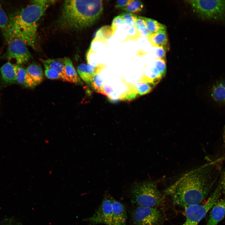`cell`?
Wrapping results in <instances>:
<instances>
[{"label":"cell","mask_w":225,"mask_h":225,"mask_svg":"<svg viewBox=\"0 0 225 225\" xmlns=\"http://www.w3.org/2000/svg\"><path fill=\"white\" fill-rule=\"evenodd\" d=\"M221 160L207 163L185 173L165 190L166 195L179 207L200 204L219 178Z\"/></svg>","instance_id":"1"},{"label":"cell","mask_w":225,"mask_h":225,"mask_svg":"<svg viewBox=\"0 0 225 225\" xmlns=\"http://www.w3.org/2000/svg\"><path fill=\"white\" fill-rule=\"evenodd\" d=\"M55 1L36 0L9 18L7 41L17 38L33 47L36 41L38 22L49 6Z\"/></svg>","instance_id":"2"},{"label":"cell","mask_w":225,"mask_h":225,"mask_svg":"<svg viewBox=\"0 0 225 225\" xmlns=\"http://www.w3.org/2000/svg\"><path fill=\"white\" fill-rule=\"evenodd\" d=\"M103 10L102 0H66L63 3L58 25L66 30L85 28L98 20Z\"/></svg>","instance_id":"3"},{"label":"cell","mask_w":225,"mask_h":225,"mask_svg":"<svg viewBox=\"0 0 225 225\" xmlns=\"http://www.w3.org/2000/svg\"><path fill=\"white\" fill-rule=\"evenodd\" d=\"M131 202L137 206L156 208L164 200L156 182L152 180L135 183L131 188Z\"/></svg>","instance_id":"4"},{"label":"cell","mask_w":225,"mask_h":225,"mask_svg":"<svg viewBox=\"0 0 225 225\" xmlns=\"http://www.w3.org/2000/svg\"><path fill=\"white\" fill-rule=\"evenodd\" d=\"M222 190L220 182L207 200L203 204L188 206L185 208V220L183 225H198L208 211L217 202Z\"/></svg>","instance_id":"5"},{"label":"cell","mask_w":225,"mask_h":225,"mask_svg":"<svg viewBox=\"0 0 225 225\" xmlns=\"http://www.w3.org/2000/svg\"><path fill=\"white\" fill-rule=\"evenodd\" d=\"M194 12L202 18L218 19L225 15V0L188 1Z\"/></svg>","instance_id":"6"},{"label":"cell","mask_w":225,"mask_h":225,"mask_svg":"<svg viewBox=\"0 0 225 225\" xmlns=\"http://www.w3.org/2000/svg\"><path fill=\"white\" fill-rule=\"evenodd\" d=\"M131 218L134 225H158L162 216L156 208L137 206L132 211Z\"/></svg>","instance_id":"7"},{"label":"cell","mask_w":225,"mask_h":225,"mask_svg":"<svg viewBox=\"0 0 225 225\" xmlns=\"http://www.w3.org/2000/svg\"><path fill=\"white\" fill-rule=\"evenodd\" d=\"M8 42V48L2 58L8 60L14 59L17 64L20 65L26 63L30 60L31 54L26 45L22 40L15 38Z\"/></svg>","instance_id":"8"},{"label":"cell","mask_w":225,"mask_h":225,"mask_svg":"<svg viewBox=\"0 0 225 225\" xmlns=\"http://www.w3.org/2000/svg\"><path fill=\"white\" fill-rule=\"evenodd\" d=\"M208 95L212 106L225 112V76L212 80L209 87Z\"/></svg>","instance_id":"9"},{"label":"cell","mask_w":225,"mask_h":225,"mask_svg":"<svg viewBox=\"0 0 225 225\" xmlns=\"http://www.w3.org/2000/svg\"><path fill=\"white\" fill-rule=\"evenodd\" d=\"M112 197L106 196L98 209L91 217L85 219L92 225L103 224L111 225L112 214Z\"/></svg>","instance_id":"10"},{"label":"cell","mask_w":225,"mask_h":225,"mask_svg":"<svg viewBox=\"0 0 225 225\" xmlns=\"http://www.w3.org/2000/svg\"><path fill=\"white\" fill-rule=\"evenodd\" d=\"M106 66L102 63L95 66L82 63L77 67V71L83 81L91 85L94 76L97 73H100L102 69L106 68Z\"/></svg>","instance_id":"11"},{"label":"cell","mask_w":225,"mask_h":225,"mask_svg":"<svg viewBox=\"0 0 225 225\" xmlns=\"http://www.w3.org/2000/svg\"><path fill=\"white\" fill-rule=\"evenodd\" d=\"M112 214L111 225H126V210L124 205L112 197Z\"/></svg>","instance_id":"12"},{"label":"cell","mask_w":225,"mask_h":225,"mask_svg":"<svg viewBox=\"0 0 225 225\" xmlns=\"http://www.w3.org/2000/svg\"><path fill=\"white\" fill-rule=\"evenodd\" d=\"M225 216V199L217 202L211 208L206 225H217Z\"/></svg>","instance_id":"13"},{"label":"cell","mask_w":225,"mask_h":225,"mask_svg":"<svg viewBox=\"0 0 225 225\" xmlns=\"http://www.w3.org/2000/svg\"><path fill=\"white\" fill-rule=\"evenodd\" d=\"M0 72L2 79L5 83L17 82L16 65L7 62L0 68Z\"/></svg>","instance_id":"14"},{"label":"cell","mask_w":225,"mask_h":225,"mask_svg":"<svg viewBox=\"0 0 225 225\" xmlns=\"http://www.w3.org/2000/svg\"><path fill=\"white\" fill-rule=\"evenodd\" d=\"M42 62L43 65H46L57 71L59 74L61 80L68 82L65 72L64 58L42 60Z\"/></svg>","instance_id":"15"},{"label":"cell","mask_w":225,"mask_h":225,"mask_svg":"<svg viewBox=\"0 0 225 225\" xmlns=\"http://www.w3.org/2000/svg\"><path fill=\"white\" fill-rule=\"evenodd\" d=\"M17 82L28 88H34L36 86L28 74L26 68L21 65H16Z\"/></svg>","instance_id":"16"},{"label":"cell","mask_w":225,"mask_h":225,"mask_svg":"<svg viewBox=\"0 0 225 225\" xmlns=\"http://www.w3.org/2000/svg\"><path fill=\"white\" fill-rule=\"evenodd\" d=\"M153 47H165L168 43L166 30H162L150 34L147 38Z\"/></svg>","instance_id":"17"},{"label":"cell","mask_w":225,"mask_h":225,"mask_svg":"<svg viewBox=\"0 0 225 225\" xmlns=\"http://www.w3.org/2000/svg\"><path fill=\"white\" fill-rule=\"evenodd\" d=\"M64 62L65 72L68 82L77 84H82V82L71 60L69 58H65Z\"/></svg>","instance_id":"18"},{"label":"cell","mask_w":225,"mask_h":225,"mask_svg":"<svg viewBox=\"0 0 225 225\" xmlns=\"http://www.w3.org/2000/svg\"><path fill=\"white\" fill-rule=\"evenodd\" d=\"M26 68L28 74L36 86L42 81L44 75L42 69L39 65L32 63Z\"/></svg>","instance_id":"19"},{"label":"cell","mask_w":225,"mask_h":225,"mask_svg":"<svg viewBox=\"0 0 225 225\" xmlns=\"http://www.w3.org/2000/svg\"><path fill=\"white\" fill-rule=\"evenodd\" d=\"M145 21L148 30L149 34L156 33L162 30H166V26L156 20L142 17Z\"/></svg>","instance_id":"20"},{"label":"cell","mask_w":225,"mask_h":225,"mask_svg":"<svg viewBox=\"0 0 225 225\" xmlns=\"http://www.w3.org/2000/svg\"><path fill=\"white\" fill-rule=\"evenodd\" d=\"M10 28V20L0 3V29L7 38Z\"/></svg>","instance_id":"21"},{"label":"cell","mask_w":225,"mask_h":225,"mask_svg":"<svg viewBox=\"0 0 225 225\" xmlns=\"http://www.w3.org/2000/svg\"><path fill=\"white\" fill-rule=\"evenodd\" d=\"M134 26L141 37L147 38L150 34L147 29L145 22L142 16L138 17Z\"/></svg>","instance_id":"22"},{"label":"cell","mask_w":225,"mask_h":225,"mask_svg":"<svg viewBox=\"0 0 225 225\" xmlns=\"http://www.w3.org/2000/svg\"><path fill=\"white\" fill-rule=\"evenodd\" d=\"M100 73H97L94 76L91 86L97 92L103 95L104 82Z\"/></svg>","instance_id":"23"},{"label":"cell","mask_w":225,"mask_h":225,"mask_svg":"<svg viewBox=\"0 0 225 225\" xmlns=\"http://www.w3.org/2000/svg\"><path fill=\"white\" fill-rule=\"evenodd\" d=\"M143 8V5L141 1L132 0L123 10L127 12L134 14L141 12Z\"/></svg>","instance_id":"24"},{"label":"cell","mask_w":225,"mask_h":225,"mask_svg":"<svg viewBox=\"0 0 225 225\" xmlns=\"http://www.w3.org/2000/svg\"><path fill=\"white\" fill-rule=\"evenodd\" d=\"M140 96L145 95L149 92L154 88L151 85L148 83H141L138 82L134 84Z\"/></svg>","instance_id":"25"},{"label":"cell","mask_w":225,"mask_h":225,"mask_svg":"<svg viewBox=\"0 0 225 225\" xmlns=\"http://www.w3.org/2000/svg\"><path fill=\"white\" fill-rule=\"evenodd\" d=\"M120 15L123 19L124 24L129 27L134 26L135 23L138 18L137 15L127 12L122 13Z\"/></svg>","instance_id":"26"},{"label":"cell","mask_w":225,"mask_h":225,"mask_svg":"<svg viewBox=\"0 0 225 225\" xmlns=\"http://www.w3.org/2000/svg\"><path fill=\"white\" fill-rule=\"evenodd\" d=\"M44 66L45 74L47 78L51 79H61L59 74L57 71L46 65Z\"/></svg>","instance_id":"27"},{"label":"cell","mask_w":225,"mask_h":225,"mask_svg":"<svg viewBox=\"0 0 225 225\" xmlns=\"http://www.w3.org/2000/svg\"><path fill=\"white\" fill-rule=\"evenodd\" d=\"M141 36L135 28L134 26L129 27L128 35L125 39V41L128 40H136L138 39Z\"/></svg>","instance_id":"28"},{"label":"cell","mask_w":225,"mask_h":225,"mask_svg":"<svg viewBox=\"0 0 225 225\" xmlns=\"http://www.w3.org/2000/svg\"><path fill=\"white\" fill-rule=\"evenodd\" d=\"M124 24V22L122 17L121 15L115 17L112 21L111 26L112 35L114 34L118 28Z\"/></svg>","instance_id":"29"},{"label":"cell","mask_w":225,"mask_h":225,"mask_svg":"<svg viewBox=\"0 0 225 225\" xmlns=\"http://www.w3.org/2000/svg\"><path fill=\"white\" fill-rule=\"evenodd\" d=\"M154 65L163 75H165L166 71V60L155 59L153 62Z\"/></svg>","instance_id":"30"},{"label":"cell","mask_w":225,"mask_h":225,"mask_svg":"<svg viewBox=\"0 0 225 225\" xmlns=\"http://www.w3.org/2000/svg\"><path fill=\"white\" fill-rule=\"evenodd\" d=\"M154 48L155 59H161L166 60V47H162Z\"/></svg>","instance_id":"31"},{"label":"cell","mask_w":225,"mask_h":225,"mask_svg":"<svg viewBox=\"0 0 225 225\" xmlns=\"http://www.w3.org/2000/svg\"><path fill=\"white\" fill-rule=\"evenodd\" d=\"M132 0H118L117 1L115 7L118 8L123 9L129 4Z\"/></svg>","instance_id":"32"},{"label":"cell","mask_w":225,"mask_h":225,"mask_svg":"<svg viewBox=\"0 0 225 225\" xmlns=\"http://www.w3.org/2000/svg\"><path fill=\"white\" fill-rule=\"evenodd\" d=\"M221 173V178L220 182L222 190L225 196V169Z\"/></svg>","instance_id":"33"}]
</instances>
